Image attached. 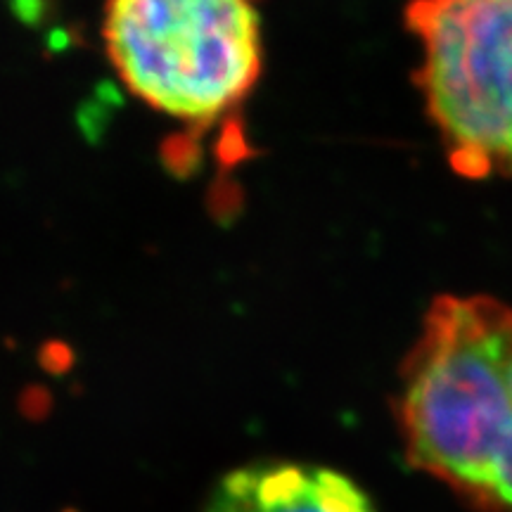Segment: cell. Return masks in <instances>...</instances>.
<instances>
[{
	"mask_svg": "<svg viewBox=\"0 0 512 512\" xmlns=\"http://www.w3.org/2000/svg\"><path fill=\"white\" fill-rule=\"evenodd\" d=\"M413 467L484 510L512 512V306L439 297L401 366Z\"/></svg>",
	"mask_w": 512,
	"mask_h": 512,
	"instance_id": "obj_1",
	"label": "cell"
},
{
	"mask_svg": "<svg viewBox=\"0 0 512 512\" xmlns=\"http://www.w3.org/2000/svg\"><path fill=\"white\" fill-rule=\"evenodd\" d=\"M261 0H107L102 38L119 79L152 110L214 124L264 69Z\"/></svg>",
	"mask_w": 512,
	"mask_h": 512,
	"instance_id": "obj_2",
	"label": "cell"
},
{
	"mask_svg": "<svg viewBox=\"0 0 512 512\" xmlns=\"http://www.w3.org/2000/svg\"><path fill=\"white\" fill-rule=\"evenodd\" d=\"M418 86L453 171L512 174V0H408Z\"/></svg>",
	"mask_w": 512,
	"mask_h": 512,
	"instance_id": "obj_3",
	"label": "cell"
},
{
	"mask_svg": "<svg viewBox=\"0 0 512 512\" xmlns=\"http://www.w3.org/2000/svg\"><path fill=\"white\" fill-rule=\"evenodd\" d=\"M204 512H377L354 479L323 465L259 460L214 484Z\"/></svg>",
	"mask_w": 512,
	"mask_h": 512,
	"instance_id": "obj_4",
	"label": "cell"
}]
</instances>
